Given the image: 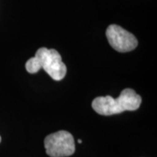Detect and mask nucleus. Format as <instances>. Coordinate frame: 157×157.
Instances as JSON below:
<instances>
[{
  "label": "nucleus",
  "mask_w": 157,
  "mask_h": 157,
  "mask_svg": "<svg viewBox=\"0 0 157 157\" xmlns=\"http://www.w3.org/2000/svg\"><path fill=\"white\" fill-rule=\"evenodd\" d=\"M141 103V97L131 88H125L120 96L113 99L112 96H100L92 102V107L101 115H113L124 111H135Z\"/></svg>",
  "instance_id": "obj_1"
},
{
  "label": "nucleus",
  "mask_w": 157,
  "mask_h": 157,
  "mask_svg": "<svg viewBox=\"0 0 157 157\" xmlns=\"http://www.w3.org/2000/svg\"><path fill=\"white\" fill-rule=\"evenodd\" d=\"M44 69L51 78L59 81L67 74V67L62 61L61 56L55 49L41 47L36 52L35 56L25 63V69L30 73H35Z\"/></svg>",
  "instance_id": "obj_2"
},
{
  "label": "nucleus",
  "mask_w": 157,
  "mask_h": 157,
  "mask_svg": "<svg viewBox=\"0 0 157 157\" xmlns=\"http://www.w3.org/2000/svg\"><path fill=\"white\" fill-rule=\"evenodd\" d=\"M78 143H81V142H82V140L79 139V140H78Z\"/></svg>",
  "instance_id": "obj_5"
},
{
  "label": "nucleus",
  "mask_w": 157,
  "mask_h": 157,
  "mask_svg": "<svg viewBox=\"0 0 157 157\" xmlns=\"http://www.w3.org/2000/svg\"><path fill=\"white\" fill-rule=\"evenodd\" d=\"M45 148L51 157H67L75 152V142L73 136L69 132L60 130L45 137Z\"/></svg>",
  "instance_id": "obj_3"
},
{
  "label": "nucleus",
  "mask_w": 157,
  "mask_h": 157,
  "mask_svg": "<svg viewBox=\"0 0 157 157\" xmlns=\"http://www.w3.org/2000/svg\"><path fill=\"white\" fill-rule=\"evenodd\" d=\"M109 45L119 52H128L135 50L138 40L134 34L117 25H110L106 31Z\"/></svg>",
  "instance_id": "obj_4"
},
{
  "label": "nucleus",
  "mask_w": 157,
  "mask_h": 157,
  "mask_svg": "<svg viewBox=\"0 0 157 157\" xmlns=\"http://www.w3.org/2000/svg\"><path fill=\"white\" fill-rule=\"evenodd\" d=\"M0 142H1V136H0Z\"/></svg>",
  "instance_id": "obj_6"
}]
</instances>
